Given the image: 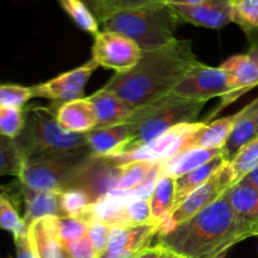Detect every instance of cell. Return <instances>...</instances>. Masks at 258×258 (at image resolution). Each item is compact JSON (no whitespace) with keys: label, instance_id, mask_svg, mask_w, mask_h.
I'll list each match as a JSON object with an SVG mask.
<instances>
[{"label":"cell","instance_id":"74e56055","mask_svg":"<svg viewBox=\"0 0 258 258\" xmlns=\"http://www.w3.org/2000/svg\"><path fill=\"white\" fill-rule=\"evenodd\" d=\"M103 8H105L106 14L118 10L133 9V8L145 7V5L159 4V3H165L164 0H101ZM106 17V15H105Z\"/></svg>","mask_w":258,"mask_h":258},{"label":"cell","instance_id":"277c9868","mask_svg":"<svg viewBox=\"0 0 258 258\" xmlns=\"http://www.w3.org/2000/svg\"><path fill=\"white\" fill-rule=\"evenodd\" d=\"M204 105V101L189 100L170 92L136 108L126 121L130 128V141L118 154L140 148L175 126L197 122Z\"/></svg>","mask_w":258,"mask_h":258},{"label":"cell","instance_id":"1f68e13d","mask_svg":"<svg viewBox=\"0 0 258 258\" xmlns=\"http://www.w3.org/2000/svg\"><path fill=\"white\" fill-rule=\"evenodd\" d=\"M55 227L60 241L68 246L87 237L90 222L77 217H55Z\"/></svg>","mask_w":258,"mask_h":258},{"label":"cell","instance_id":"2e32d148","mask_svg":"<svg viewBox=\"0 0 258 258\" xmlns=\"http://www.w3.org/2000/svg\"><path fill=\"white\" fill-rule=\"evenodd\" d=\"M54 111L58 122L71 133L87 134L97 127V113L88 98L58 103Z\"/></svg>","mask_w":258,"mask_h":258},{"label":"cell","instance_id":"d4e9b609","mask_svg":"<svg viewBox=\"0 0 258 258\" xmlns=\"http://www.w3.org/2000/svg\"><path fill=\"white\" fill-rule=\"evenodd\" d=\"M226 196L231 203L232 208L237 214L246 221L258 226V189L246 181L236 184Z\"/></svg>","mask_w":258,"mask_h":258},{"label":"cell","instance_id":"7c38bea8","mask_svg":"<svg viewBox=\"0 0 258 258\" xmlns=\"http://www.w3.org/2000/svg\"><path fill=\"white\" fill-rule=\"evenodd\" d=\"M159 226L154 223L139 226L113 227L108 243L98 258H133L151 247V241L158 236Z\"/></svg>","mask_w":258,"mask_h":258},{"label":"cell","instance_id":"8fae6325","mask_svg":"<svg viewBox=\"0 0 258 258\" xmlns=\"http://www.w3.org/2000/svg\"><path fill=\"white\" fill-rule=\"evenodd\" d=\"M97 67L98 66L90 59L85 64L62 73L47 82L32 86L33 96L34 98H48L57 103L83 98L86 85Z\"/></svg>","mask_w":258,"mask_h":258},{"label":"cell","instance_id":"d6a6232c","mask_svg":"<svg viewBox=\"0 0 258 258\" xmlns=\"http://www.w3.org/2000/svg\"><path fill=\"white\" fill-rule=\"evenodd\" d=\"M0 229L12 233L13 238L23 236L28 232L23 217L19 216L14 204L3 193H0Z\"/></svg>","mask_w":258,"mask_h":258},{"label":"cell","instance_id":"e575fe53","mask_svg":"<svg viewBox=\"0 0 258 258\" xmlns=\"http://www.w3.org/2000/svg\"><path fill=\"white\" fill-rule=\"evenodd\" d=\"M32 98H34L32 86L28 87L17 83H0V106L23 108Z\"/></svg>","mask_w":258,"mask_h":258},{"label":"cell","instance_id":"7dc6e473","mask_svg":"<svg viewBox=\"0 0 258 258\" xmlns=\"http://www.w3.org/2000/svg\"><path fill=\"white\" fill-rule=\"evenodd\" d=\"M257 138H258V130H257Z\"/></svg>","mask_w":258,"mask_h":258},{"label":"cell","instance_id":"d6986e66","mask_svg":"<svg viewBox=\"0 0 258 258\" xmlns=\"http://www.w3.org/2000/svg\"><path fill=\"white\" fill-rule=\"evenodd\" d=\"M87 98L92 102L97 113V127H106V126L126 122L134 112V108L127 105L122 98L103 87Z\"/></svg>","mask_w":258,"mask_h":258},{"label":"cell","instance_id":"5bb4252c","mask_svg":"<svg viewBox=\"0 0 258 258\" xmlns=\"http://www.w3.org/2000/svg\"><path fill=\"white\" fill-rule=\"evenodd\" d=\"M28 238L35 258H70L58 236L55 217H44L28 226Z\"/></svg>","mask_w":258,"mask_h":258},{"label":"cell","instance_id":"5b68a950","mask_svg":"<svg viewBox=\"0 0 258 258\" xmlns=\"http://www.w3.org/2000/svg\"><path fill=\"white\" fill-rule=\"evenodd\" d=\"M24 111V127L15 139L24 160L90 150L86 134L66 130L58 122L53 108L34 106Z\"/></svg>","mask_w":258,"mask_h":258},{"label":"cell","instance_id":"d590c367","mask_svg":"<svg viewBox=\"0 0 258 258\" xmlns=\"http://www.w3.org/2000/svg\"><path fill=\"white\" fill-rule=\"evenodd\" d=\"M123 218L126 226L153 223L151 222L150 198L130 199L123 207Z\"/></svg>","mask_w":258,"mask_h":258},{"label":"cell","instance_id":"6da1fadb","mask_svg":"<svg viewBox=\"0 0 258 258\" xmlns=\"http://www.w3.org/2000/svg\"><path fill=\"white\" fill-rule=\"evenodd\" d=\"M156 237L158 246L181 258H224L236 244L258 237V226L239 217L224 194L193 218Z\"/></svg>","mask_w":258,"mask_h":258},{"label":"cell","instance_id":"484cf974","mask_svg":"<svg viewBox=\"0 0 258 258\" xmlns=\"http://www.w3.org/2000/svg\"><path fill=\"white\" fill-rule=\"evenodd\" d=\"M155 164L156 163H151V161H131L125 165H120V176H118L116 190L113 193L125 194L130 197V194L145 181L146 176L149 175Z\"/></svg>","mask_w":258,"mask_h":258},{"label":"cell","instance_id":"e0dca14e","mask_svg":"<svg viewBox=\"0 0 258 258\" xmlns=\"http://www.w3.org/2000/svg\"><path fill=\"white\" fill-rule=\"evenodd\" d=\"M20 197L24 202L23 221L29 226L32 222L44 217H62L60 214V191L32 190L19 184Z\"/></svg>","mask_w":258,"mask_h":258},{"label":"cell","instance_id":"8d00e7d4","mask_svg":"<svg viewBox=\"0 0 258 258\" xmlns=\"http://www.w3.org/2000/svg\"><path fill=\"white\" fill-rule=\"evenodd\" d=\"M112 226L107 223H103L100 221H90V227H88L87 237L95 249L96 254L98 257L103 253L106 246L108 243V238L112 232Z\"/></svg>","mask_w":258,"mask_h":258},{"label":"cell","instance_id":"ab89813d","mask_svg":"<svg viewBox=\"0 0 258 258\" xmlns=\"http://www.w3.org/2000/svg\"><path fill=\"white\" fill-rule=\"evenodd\" d=\"M15 249H17V258H35L34 252L30 247L29 238H28V232L23 236L14 238Z\"/></svg>","mask_w":258,"mask_h":258},{"label":"cell","instance_id":"7402d4cb","mask_svg":"<svg viewBox=\"0 0 258 258\" xmlns=\"http://www.w3.org/2000/svg\"><path fill=\"white\" fill-rule=\"evenodd\" d=\"M221 67L233 80L238 97L258 86V64L247 53L232 55Z\"/></svg>","mask_w":258,"mask_h":258},{"label":"cell","instance_id":"4fadbf2b","mask_svg":"<svg viewBox=\"0 0 258 258\" xmlns=\"http://www.w3.org/2000/svg\"><path fill=\"white\" fill-rule=\"evenodd\" d=\"M171 8L181 23L197 27L221 29L232 23V0H209L203 4Z\"/></svg>","mask_w":258,"mask_h":258},{"label":"cell","instance_id":"3957f363","mask_svg":"<svg viewBox=\"0 0 258 258\" xmlns=\"http://www.w3.org/2000/svg\"><path fill=\"white\" fill-rule=\"evenodd\" d=\"M180 23L170 5L159 3L108 13L101 25L105 30L133 39L141 50H151L174 42L176 39L174 34Z\"/></svg>","mask_w":258,"mask_h":258},{"label":"cell","instance_id":"ffe728a7","mask_svg":"<svg viewBox=\"0 0 258 258\" xmlns=\"http://www.w3.org/2000/svg\"><path fill=\"white\" fill-rule=\"evenodd\" d=\"M236 118L237 113H234V115L227 116V117L219 118L212 122H203V125L196 133L189 136L183 150L190 148L222 150L231 135Z\"/></svg>","mask_w":258,"mask_h":258},{"label":"cell","instance_id":"44dd1931","mask_svg":"<svg viewBox=\"0 0 258 258\" xmlns=\"http://www.w3.org/2000/svg\"><path fill=\"white\" fill-rule=\"evenodd\" d=\"M219 155H222V150L203 148L185 149L169 160L161 163V175L178 179L184 174L201 168Z\"/></svg>","mask_w":258,"mask_h":258},{"label":"cell","instance_id":"f35d334b","mask_svg":"<svg viewBox=\"0 0 258 258\" xmlns=\"http://www.w3.org/2000/svg\"><path fill=\"white\" fill-rule=\"evenodd\" d=\"M66 247H67L70 258H98L88 237H85L81 241L68 244Z\"/></svg>","mask_w":258,"mask_h":258},{"label":"cell","instance_id":"30bf717a","mask_svg":"<svg viewBox=\"0 0 258 258\" xmlns=\"http://www.w3.org/2000/svg\"><path fill=\"white\" fill-rule=\"evenodd\" d=\"M141 53V48L130 38L111 30H100L95 35L91 59L98 67L123 73L138 64Z\"/></svg>","mask_w":258,"mask_h":258},{"label":"cell","instance_id":"8992f818","mask_svg":"<svg viewBox=\"0 0 258 258\" xmlns=\"http://www.w3.org/2000/svg\"><path fill=\"white\" fill-rule=\"evenodd\" d=\"M95 158L91 150H85L28 159L23 163L18 183L32 190L63 191L72 186Z\"/></svg>","mask_w":258,"mask_h":258},{"label":"cell","instance_id":"4dcf8cb0","mask_svg":"<svg viewBox=\"0 0 258 258\" xmlns=\"http://www.w3.org/2000/svg\"><path fill=\"white\" fill-rule=\"evenodd\" d=\"M229 164L234 173V185L256 170L258 168V138L247 144Z\"/></svg>","mask_w":258,"mask_h":258},{"label":"cell","instance_id":"9c48e42d","mask_svg":"<svg viewBox=\"0 0 258 258\" xmlns=\"http://www.w3.org/2000/svg\"><path fill=\"white\" fill-rule=\"evenodd\" d=\"M203 122L183 123L170 128L159 138L154 139L150 143L136 148L128 153L117 154L107 156L116 165H125L131 161H151V163H163L169 160L176 154L180 153L185 146L186 140L191 134L196 133Z\"/></svg>","mask_w":258,"mask_h":258},{"label":"cell","instance_id":"836d02e7","mask_svg":"<svg viewBox=\"0 0 258 258\" xmlns=\"http://www.w3.org/2000/svg\"><path fill=\"white\" fill-rule=\"evenodd\" d=\"M25 123V111L12 106H0V134L9 139H17Z\"/></svg>","mask_w":258,"mask_h":258},{"label":"cell","instance_id":"9a60e30c","mask_svg":"<svg viewBox=\"0 0 258 258\" xmlns=\"http://www.w3.org/2000/svg\"><path fill=\"white\" fill-rule=\"evenodd\" d=\"M258 130V97L237 112L232 133L222 149V156L227 163H231L237 154L252 140L257 138Z\"/></svg>","mask_w":258,"mask_h":258},{"label":"cell","instance_id":"ac0fdd59","mask_svg":"<svg viewBox=\"0 0 258 258\" xmlns=\"http://www.w3.org/2000/svg\"><path fill=\"white\" fill-rule=\"evenodd\" d=\"M87 145L95 156H111L118 154L130 141V128L126 122L96 127L86 134Z\"/></svg>","mask_w":258,"mask_h":258},{"label":"cell","instance_id":"4316f807","mask_svg":"<svg viewBox=\"0 0 258 258\" xmlns=\"http://www.w3.org/2000/svg\"><path fill=\"white\" fill-rule=\"evenodd\" d=\"M232 23L252 40L258 39V0H232Z\"/></svg>","mask_w":258,"mask_h":258},{"label":"cell","instance_id":"f1b7e54d","mask_svg":"<svg viewBox=\"0 0 258 258\" xmlns=\"http://www.w3.org/2000/svg\"><path fill=\"white\" fill-rule=\"evenodd\" d=\"M23 159L18 144L14 139H9L0 134V176H19Z\"/></svg>","mask_w":258,"mask_h":258},{"label":"cell","instance_id":"7bdbcfd3","mask_svg":"<svg viewBox=\"0 0 258 258\" xmlns=\"http://www.w3.org/2000/svg\"><path fill=\"white\" fill-rule=\"evenodd\" d=\"M165 4L171 5V7H189V5H198L203 3L209 2V0H164Z\"/></svg>","mask_w":258,"mask_h":258},{"label":"cell","instance_id":"f6af8a7d","mask_svg":"<svg viewBox=\"0 0 258 258\" xmlns=\"http://www.w3.org/2000/svg\"><path fill=\"white\" fill-rule=\"evenodd\" d=\"M242 181H246V183L251 184L252 186H254V188L258 189V168L256 170L252 171L251 174H248V175H247Z\"/></svg>","mask_w":258,"mask_h":258},{"label":"cell","instance_id":"c3c4849f","mask_svg":"<svg viewBox=\"0 0 258 258\" xmlns=\"http://www.w3.org/2000/svg\"><path fill=\"white\" fill-rule=\"evenodd\" d=\"M179 258H181V257H179Z\"/></svg>","mask_w":258,"mask_h":258},{"label":"cell","instance_id":"f546056e","mask_svg":"<svg viewBox=\"0 0 258 258\" xmlns=\"http://www.w3.org/2000/svg\"><path fill=\"white\" fill-rule=\"evenodd\" d=\"M58 3L78 28L93 35L100 32V23L82 0H58Z\"/></svg>","mask_w":258,"mask_h":258},{"label":"cell","instance_id":"cb8c5ba5","mask_svg":"<svg viewBox=\"0 0 258 258\" xmlns=\"http://www.w3.org/2000/svg\"><path fill=\"white\" fill-rule=\"evenodd\" d=\"M176 179L169 175H161L156 181L150 196L151 222L156 226L171 213L175 203Z\"/></svg>","mask_w":258,"mask_h":258},{"label":"cell","instance_id":"7a4b0ae2","mask_svg":"<svg viewBox=\"0 0 258 258\" xmlns=\"http://www.w3.org/2000/svg\"><path fill=\"white\" fill-rule=\"evenodd\" d=\"M199 62L190 40L175 39L165 47L143 50L133 70L115 73L103 88L116 93L136 110L170 93Z\"/></svg>","mask_w":258,"mask_h":258},{"label":"cell","instance_id":"83f0119b","mask_svg":"<svg viewBox=\"0 0 258 258\" xmlns=\"http://www.w3.org/2000/svg\"><path fill=\"white\" fill-rule=\"evenodd\" d=\"M93 202L86 191L78 188H68L60 191V214L62 217L85 218Z\"/></svg>","mask_w":258,"mask_h":258},{"label":"cell","instance_id":"b9f144b4","mask_svg":"<svg viewBox=\"0 0 258 258\" xmlns=\"http://www.w3.org/2000/svg\"><path fill=\"white\" fill-rule=\"evenodd\" d=\"M164 251H165V249H164L163 247L155 244V246H151L149 247V248L144 249V251H141L140 253H138L133 258H160L163 256Z\"/></svg>","mask_w":258,"mask_h":258},{"label":"cell","instance_id":"ee69618b","mask_svg":"<svg viewBox=\"0 0 258 258\" xmlns=\"http://www.w3.org/2000/svg\"><path fill=\"white\" fill-rule=\"evenodd\" d=\"M247 54L258 64V39L252 40L251 47H249V50L247 52Z\"/></svg>","mask_w":258,"mask_h":258},{"label":"cell","instance_id":"52a82bcc","mask_svg":"<svg viewBox=\"0 0 258 258\" xmlns=\"http://www.w3.org/2000/svg\"><path fill=\"white\" fill-rule=\"evenodd\" d=\"M171 92L180 97L204 102L214 97H223V103L217 108L216 113L239 98L233 80L221 66L212 67L202 62L194 66Z\"/></svg>","mask_w":258,"mask_h":258},{"label":"cell","instance_id":"ba28073f","mask_svg":"<svg viewBox=\"0 0 258 258\" xmlns=\"http://www.w3.org/2000/svg\"><path fill=\"white\" fill-rule=\"evenodd\" d=\"M233 185L234 173L231 164L226 163L201 188L194 190L190 196L184 199L183 203L171 211V213L159 224L158 234L168 233L176 226L193 218L194 216L221 199Z\"/></svg>","mask_w":258,"mask_h":258},{"label":"cell","instance_id":"bcb514c9","mask_svg":"<svg viewBox=\"0 0 258 258\" xmlns=\"http://www.w3.org/2000/svg\"><path fill=\"white\" fill-rule=\"evenodd\" d=\"M160 258H179V256H176V254H174V253H171V252H169V251H164V253H163V256H161Z\"/></svg>","mask_w":258,"mask_h":258},{"label":"cell","instance_id":"603a6c76","mask_svg":"<svg viewBox=\"0 0 258 258\" xmlns=\"http://www.w3.org/2000/svg\"><path fill=\"white\" fill-rule=\"evenodd\" d=\"M226 163L227 161L224 160L223 156L219 155L217 156V158H214L213 160L209 161V163L204 164L201 168L196 169V170L190 171V173L184 174L180 178L176 179L175 203H174L173 211L179 206V204L183 203L184 199H185L186 197H189L194 190L201 188V186Z\"/></svg>","mask_w":258,"mask_h":258},{"label":"cell","instance_id":"60d3db41","mask_svg":"<svg viewBox=\"0 0 258 258\" xmlns=\"http://www.w3.org/2000/svg\"><path fill=\"white\" fill-rule=\"evenodd\" d=\"M82 2L85 3L86 7L90 9V12L92 13L93 17H95L96 19H97V22L101 24L106 15L105 8H103L101 0H82Z\"/></svg>","mask_w":258,"mask_h":258}]
</instances>
